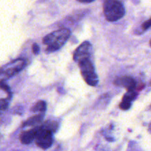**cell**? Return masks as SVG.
<instances>
[{"mask_svg": "<svg viewBox=\"0 0 151 151\" xmlns=\"http://www.w3.org/2000/svg\"><path fill=\"white\" fill-rule=\"evenodd\" d=\"M47 109V105L46 103L43 100H40L38 103H35L32 108H31V111L32 112H44Z\"/></svg>", "mask_w": 151, "mask_h": 151, "instance_id": "obj_11", "label": "cell"}, {"mask_svg": "<svg viewBox=\"0 0 151 151\" xmlns=\"http://www.w3.org/2000/svg\"><path fill=\"white\" fill-rule=\"evenodd\" d=\"M81 73L84 81L91 86H95L98 83V77L94 70L90 59H85L78 63Z\"/></svg>", "mask_w": 151, "mask_h": 151, "instance_id": "obj_3", "label": "cell"}, {"mask_svg": "<svg viewBox=\"0 0 151 151\" xmlns=\"http://www.w3.org/2000/svg\"><path fill=\"white\" fill-rule=\"evenodd\" d=\"M137 94L134 91H128L126 94L124 95L123 98H122V100L123 101L129 102V103H131L134 100H135L136 97H137Z\"/></svg>", "mask_w": 151, "mask_h": 151, "instance_id": "obj_12", "label": "cell"}, {"mask_svg": "<svg viewBox=\"0 0 151 151\" xmlns=\"http://www.w3.org/2000/svg\"><path fill=\"white\" fill-rule=\"evenodd\" d=\"M32 52H33L34 54L38 55V52H39V51H40L39 46H38L37 44H32Z\"/></svg>", "mask_w": 151, "mask_h": 151, "instance_id": "obj_17", "label": "cell"}, {"mask_svg": "<svg viewBox=\"0 0 151 151\" xmlns=\"http://www.w3.org/2000/svg\"><path fill=\"white\" fill-rule=\"evenodd\" d=\"M151 27V18L150 19H148L147 21L145 22L142 24V29L144 30H146V29H149Z\"/></svg>", "mask_w": 151, "mask_h": 151, "instance_id": "obj_16", "label": "cell"}, {"mask_svg": "<svg viewBox=\"0 0 151 151\" xmlns=\"http://www.w3.org/2000/svg\"><path fill=\"white\" fill-rule=\"evenodd\" d=\"M25 66V63L24 62V60H21L19 63H17L16 66H15L14 67H12L10 68V69H7L6 70V75L7 76L10 77V76H13V75H16V73H18L19 72H20Z\"/></svg>", "mask_w": 151, "mask_h": 151, "instance_id": "obj_9", "label": "cell"}, {"mask_svg": "<svg viewBox=\"0 0 151 151\" xmlns=\"http://www.w3.org/2000/svg\"><path fill=\"white\" fill-rule=\"evenodd\" d=\"M43 120V115L38 114V115H35V116H32L29 119H28L27 120L25 121L23 123V126L26 127V126H31V125H34L35 124H38L41 122V121Z\"/></svg>", "mask_w": 151, "mask_h": 151, "instance_id": "obj_10", "label": "cell"}, {"mask_svg": "<svg viewBox=\"0 0 151 151\" xmlns=\"http://www.w3.org/2000/svg\"><path fill=\"white\" fill-rule=\"evenodd\" d=\"M58 124L55 121H52L49 120L47 122H44L42 125H41V128L42 129L45 130V131H48L51 133L55 132L56 130L58 129Z\"/></svg>", "mask_w": 151, "mask_h": 151, "instance_id": "obj_8", "label": "cell"}, {"mask_svg": "<svg viewBox=\"0 0 151 151\" xmlns=\"http://www.w3.org/2000/svg\"><path fill=\"white\" fill-rule=\"evenodd\" d=\"M70 35V30L66 28H61L47 35L43 38V44L47 45L46 51L48 52L57 51L66 42Z\"/></svg>", "mask_w": 151, "mask_h": 151, "instance_id": "obj_1", "label": "cell"}, {"mask_svg": "<svg viewBox=\"0 0 151 151\" xmlns=\"http://www.w3.org/2000/svg\"><path fill=\"white\" fill-rule=\"evenodd\" d=\"M35 142L38 147L46 150L51 147L53 143L52 133L48 131H45V130L42 129L41 126H39V129H38L36 137H35Z\"/></svg>", "mask_w": 151, "mask_h": 151, "instance_id": "obj_4", "label": "cell"}, {"mask_svg": "<svg viewBox=\"0 0 151 151\" xmlns=\"http://www.w3.org/2000/svg\"><path fill=\"white\" fill-rule=\"evenodd\" d=\"M77 1H80V2H82V3H90L91 1H94V0H77Z\"/></svg>", "mask_w": 151, "mask_h": 151, "instance_id": "obj_18", "label": "cell"}, {"mask_svg": "<svg viewBox=\"0 0 151 151\" xmlns=\"http://www.w3.org/2000/svg\"><path fill=\"white\" fill-rule=\"evenodd\" d=\"M103 13L109 22H116L125 16L123 4L118 0H107L103 4Z\"/></svg>", "mask_w": 151, "mask_h": 151, "instance_id": "obj_2", "label": "cell"}, {"mask_svg": "<svg viewBox=\"0 0 151 151\" xmlns=\"http://www.w3.org/2000/svg\"><path fill=\"white\" fill-rule=\"evenodd\" d=\"M91 52H92L91 44L88 41H84L76 49L74 52L73 60L78 63L83 60L90 59Z\"/></svg>", "mask_w": 151, "mask_h": 151, "instance_id": "obj_5", "label": "cell"}, {"mask_svg": "<svg viewBox=\"0 0 151 151\" xmlns=\"http://www.w3.org/2000/svg\"><path fill=\"white\" fill-rule=\"evenodd\" d=\"M38 129H39V127H36V128H32V129L29 130V131H24V132L22 133L20 137H19L21 142L24 145H28L32 142L35 139Z\"/></svg>", "mask_w": 151, "mask_h": 151, "instance_id": "obj_7", "label": "cell"}, {"mask_svg": "<svg viewBox=\"0 0 151 151\" xmlns=\"http://www.w3.org/2000/svg\"><path fill=\"white\" fill-rule=\"evenodd\" d=\"M8 106V101L7 99H0V111L5 110Z\"/></svg>", "mask_w": 151, "mask_h": 151, "instance_id": "obj_15", "label": "cell"}, {"mask_svg": "<svg viewBox=\"0 0 151 151\" xmlns=\"http://www.w3.org/2000/svg\"><path fill=\"white\" fill-rule=\"evenodd\" d=\"M114 84L119 86L125 87L128 91H134L136 87L135 80L129 76H123L116 78L114 81Z\"/></svg>", "mask_w": 151, "mask_h": 151, "instance_id": "obj_6", "label": "cell"}, {"mask_svg": "<svg viewBox=\"0 0 151 151\" xmlns=\"http://www.w3.org/2000/svg\"><path fill=\"white\" fill-rule=\"evenodd\" d=\"M150 130L151 131V124H150Z\"/></svg>", "mask_w": 151, "mask_h": 151, "instance_id": "obj_20", "label": "cell"}, {"mask_svg": "<svg viewBox=\"0 0 151 151\" xmlns=\"http://www.w3.org/2000/svg\"><path fill=\"white\" fill-rule=\"evenodd\" d=\"M131 103H129V102L123 101L122 100V103L119 104V108H120L122 110H128L131 108Z\"/></svg>", "mask_w": 151, "mask_h": 151, "instance_id": "obj_13", "label": "cell"}, {"mask_svg": "<svg viewBox=\"0 0 151 151\" xmlns=\"http://www.w3.org/2000/svg\"><path fill=\"white\" fill-rule=\"evenodd\" d=\"M0 88L2 90H4V91H6L7 93H8V94L10 95V90L8 86L5 83L4 81H0Z\"/></svg>", "mask_w": 151, "mask_h": 151, "instance_id": "obj_14", "label": "cell"}, {"mask_svg": "<svg viewBox=\"0 0 151 151\" xmlns=\"http://www.w3.org/2000/svg\"><path fill=\"white\" fill-rule=\"evenodd\" d=\"M150 47H151V39H150Z\"/></svg>", "mask_w": 151, "mask_h": 151, "instance_id": "obj_19", "label": "cell"}]
</instances>
